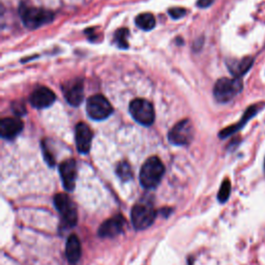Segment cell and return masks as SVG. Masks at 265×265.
<instances>
[{
    "instance_id": "6da1fadb",
    "label": "cell",
    "mask_w": 265,
    "mask_h": 265,
    "mask_svg": "<svg viewBox=\"0 0 265 265\" xmlns=\"http://www.w3.org/2000/svg\"><path fill=\"white\" fill-rule=\"evenodd\" d=\"M165 173V167L157 156L149 157L140 170V183L144 189H154L161 182Z\"/></svg>"
},
{
    "instance_id": "7a4b0ae2",
    "label": "cell",
    "mask_w": 265,
    "mask_h": 265,
    "mask_svg": "<svg viewBox=\"0 0 265 265\" xmlns=\"http://www.w3.org/2000/svg\"><path fill=\"white\" fill-rule=\"evenodd\" d=\"M20 16L23 20L24 25L29 29H37L51 22L54 18L53 13L50 11L28 7L26 5L21 6Z\"/></svg>"
},
{
    "instance_id": "3957f363",
    "label": "cell",
    "mask_w": 265,
    "mask_h": 265,
    "mask_svg": "<svg viewBox=\"0 0 265 265\" xmlns=\"http://www.w3.org/2000/svg\"><path fill=\"white\" fill-rule=\"evenodd\" d=\"M243 89L241 78H222L218 80L214 87V95L219 103L232 101Z\"/></svg>"
},
{
    "instance_id": "277c9868",
    "label": "cell",
    "mask_w": 265,
    "mask_h": 265,
    "mask_svg": "<svg viewBox=\"0 0 265 265\" xmlns=\"http://www.w3.org/2000/svg\"><path fill=\"white\" fill-rule=\"evenodd\" d=\"M54 205L61 216L62 224L68 227H74L78 221L77 208L70 197L65 194H57L54 197Z\"/></svg>"
},
{
    "instance_id": "5b68a950",
    "label": "cell",
    "mask_w": 265,
    "mask_h": 265,
    "mask_svg": "<svg viewBox=\"0 0 265 265\" xmlns=\"http://www.w3.org/2000/svg\"><path fill=\"white\" fill-rule=\"evenodd\" d=\"M130 217L135 229L145 230L153 224L156 218V211L150 203L140 202L132 207Z\"/></svg>"
},
{
    "instance_id": "8992f818",
    "label": "cell",
    "mask_w": 265,
    "mask_h": 265,
    "mask_svg": "<svg viewBox=\"0 0 265 265\" xmlns=\"http://www.w3.org/2000/svg\"><path fill=\"white\" fill-rule=\"evenodd\" d=\"M86 111L90 118L94 120H104L112 114L113 108L104 95L95 94L87 99Z\"/></svg>"
},
{
    "instance_id": "52a82bcc",
    "label": "cell",
    "mask_w": 265,
    "mask_h": 265,
    "mask_svg": "<svg viewBox=\"0 0 265 265\" xmlns=\"http://www.w3.org/2000/svg\"><path fill=\"white\" fill-rule=\"evenodd\" d=\"M129 112L137 122L142 125H151L155 118V113L151 103L144 98H136L129 104Z\"/></svg>"
},
{
    "instance_id": "ba28073f",
    "label": "cell",
    "mask_w": 265,
    "mask_h": 265,
    "mask_svg": "<svg viewBox=\"0 0 265 265\" xmlns=\"http://www.w3.org/2000/svg\"><path fill=\"white\" fill-rule=\"evenodd\" d=\"M194 136V126L191 120L183 119L177 122L169 131L168 139L174 145H188Z\"/></svg>"
},
{
    "instance_id": "9c48e42d",
    "label": "cell",
    "mask_w": 265,
    "mask_h": 265,
    "mask_svg": "<svg viewBox=\"0 0 265 265\" xmlns=\"http://www.w3.org/2000/svg\"><path fill=\"white\" fill-rule=\"evenodd\" d=\"M59 173L65 191L72 192L76 187L77 164L73 158L62 162L59 166Z\"/></svg>"
},
{
    "instance_id": "30bf717a",
    "label": "cell",
    "mask_w": 265,
    "mask_h": 265,
    "mask_svg": "<svg viewBox=\"0 0 265 265\" xmlns=\"http://www.w3.org/2000/svg\"><path fill=\"white\" fill-rule=\"evenodd\" d=\"M62 91L68 103L72 106L78 107L82 103L84 97L83 81L81 79H75L68 82L62 87Z\"/></svg>"
},
{
    "instance_id": "8fae6325",
    "label": "cell",
    "mask_w": 265,
    "mask_h": 265,
    "mask_svg": "<svg viewBox=\"0 0 265 265\" xmlns=\"http://www.w3.org/2000/svg\"><path fill=\"white\" fill-rule=\"evenodd\" d=\"M125 220L120 216H115L107 221H105L101 227L98 228L97 234L102 238H113L119 235L124 227Z\"/></svg>"
},
{
    "instance_id": "7c38bea8",
    "label": "cell",
    "mask_w": 265,
    "mask_h": 265,
    "mask_svg": "<svg viewBox=\"0 0 265 265\" xmlns=\"http://www.w3.org/2000/svg\"><path fill=\"white\" fill-rule=\"evenodd\" d=\"M56 99L55 93L47 87H39L29 96L30 104L37 109H44L50 107Z\"/></svg>"
},
{
    "instance_id": "4fadbf2b",
    "label": "cell",
    "mask_w": 265,
    "mask_h": 265,
    "mask_svg": "<svg viewBox=\"0 0 265 265\" xmlns=\"http://www.w3.org/2000/svg\"><path fill=\"white\" fill-rule=\"evenodd\" d=\"M76 145L81 153H88L92 142V131L90 127L84 123L79 122L76 125Z\"/></svg>"
},
{
    "instance_id": "5bb4252c",
    "label": "cell",
    "mask_w": 265,
    "mask_h": 265,
    "mask_svg": "<svg viewBox=\"0 0 265 265\" xmlns=\"http://www.w3.org/2000/svg\"><path fill=\"white\" fill-rule=\"evenodd\" d=\"M23 122L19 118H4L0 122V135L4 139H14L23 129Z\"/></svg>"
},
{
    "instance_id": "9a60e30c",
    "label": "cell",
    "mask_w": 265,
    "mask_h": 265,
    "mask_svg": "<svg viewBox=\"0 0 265 265\" xmlns=\"http://www.w3.org/2000/svg\"><path fill=\"white\" fill-rule=\"evenodd\" d=\"M82 254L81 243L77 235L72 234L66 240L65 244V256L71 263H76L79 261Z\"/></svg>"
},
{
    "instance_id": "2e32d148",
    "label": "cell",
    "mask_w": 265,
    "mask_h": 265,
    "mask_svg": "<svg viewBox=\"0 0 265 265\" xmlns=\"http://www.w3.org/2000/svg\"><path fill=\"white\" fill-rule=\"evenodd\" d=\"M260 109V106L259 105H254V106H251L244 114L243 118L241 119V121L234 125L232 126H229V127H226L225 129H223L221 132H220V137L221 138H226L232 134H234L235 131H237L238 129H241L247 122L249 119H251L253 116H255L257 114V112L259 111Z\"/></svg>"
},
{
    "instance_id": "e0dca14e",
    "label": "cell",
    "mask_w": 265,
    "mask_h": 265,
    "mask_svg": "<svg viewBox=\"0 0 265 265\" xmlns=\"http://www.w3.org/2000/svg\"><path fill=\"white\" fill-rule=\"evenodd\" d=\"M253 64V59L250 57H246L243 59H233L228 62V68L230 72L235 76V78H241L245 75Z\"/></svg>"
},
{
    "instance_id": "ac0fdd59",
    "label": "cell",
    "mask_w": 265,
    "mask_h": 265,
    "mask_svg": "<svg viewBox=\"0 0 265 265\" xmlns=\"http://www.w3.org/2000/svg\"><path fill=\"white\" fill-rule=\"evenodd\" d=\"M136 25L143 30H151L155 26V19L150 13H144L136 18Z\"/></svg>"
},
{
    "instance_id": "d6986e66",
    "label": "cell",
    "mask_w": 265,
    "mask_h": 265,
    "mask_svg": "<svg viewBox=\"0 0 265 265\" xmlns=\"http://www.w3.org/2000/svg\"><path fill=\"white\" fill-rule=\"evenodd\" d=\"M116 173L118 177L123 181H128L132 178V170L130 165L127 162H120L117 165Z\"/></svg>"
},
{
    "instance_id": "ffe728a7",
    "label": "cell",
    "mask_w": 265,
    "mask_h": 265,
    "mask_svg": "<svg viewBox=\"0 0 265 265\" xmlns=\"http://www.w3.org/2000/svg\"><path fill=\"white\" fill-rule=\"evenodd\" d=\"M128 30L126 28H120L116 33H115V42L117 46L121 49H126L128 46L127 43V38H128Z\"/></svg>"
},
{
    "instance_id": "44dd1931",
    "label": "cell",
    "mask_w": 265,
    "mask_h": 265,
    "mask_svg": "<svg viewBox=\"0 0 265 265\" xmlns=\"http://www.w3.org/2000/svg\"><path fill=\"white\" fill-rule=\"evenodd\" d=\"M230 193H231V183L228 179L224 180L221 188H220V191H219V194H218V199L219 201L221 203H224L228 200V198L230 196Z\"/></svg>"
},
{
    "instance_id": "7402d4cb",
    "label": "cell",
    "mask_w": 265,
    "mask_h": 265,
    "mask_svg": "<svg viewBox=\"0 0 265 265\" xmlns=\"http://www.w3.org/2000/svg\"><path fill=\"white\" fill-rule=\"evenodd\" d=\"M187 11L182 8H174V9H170L169 10V15L171 16V18L173 19H180L186 15Z\"/></svg>"
},
{
    "instance_id": "603a6c76",
    "label": "cell",
    "mask_w": 265,
    "mask_h": 265,
    "mask_svg": "<svg viewBox=\"0 0 265 265\" xmlns=\"http://www.w3.org/2000/svg\"><path fill=\"white\" fill-rule=\"evenodd\" d=\"M43 153H44V157H45L46 162L48 163V165L54 166L55 165V158H54L53 154L50 152V150L46 147L45 143H43Z\"/></svg>"
},
{
    "instance_id": "cb8c5ba5",
    "label": "cell",
    "mask_w": 265,
    "mask_h": 265,
    "mask_svg": "<svg viewBox=\"0 0 265 265\" xmlns=\"http://www.w3.org/2000/svg\"><path fill=\"white\" fill-rule=\"evenodd\" d=\"M13 110L16 114L18 115H23L26 111V108L25 106L22 104V103H14L13 104Z\"/></svg>"
},
{
    "instance_id": "d4e9b609",
    "label": "cell",
    "mask_w": 265,
    "mask_h": 265,
    "mask_svg": "<svg viewBox=\"0 0 265 265\" xmlns=\"http://www.w3.org/2000/svg\"><path fill=\"white\" fill-rule=\"evenodd\" d=\"M214 3H215V0H198L197 6H198L199 8L205 9V8L210 7Z\"/></svg>"
},
{
    "instance_id": "484cf974",
    "label": "cell",
    "mask_w": 265,
    "mask_h": 265,
    "mask_svg": "<svg viewBox=\"0 0 265 265\" xmlns=\"http://www.w3.org/2000/svg\"><path fill=\"white\" fill-rule=\"evenodd\" d=\"M264 170H265V161H264Z\"/></svg>"
}]
</instances>
